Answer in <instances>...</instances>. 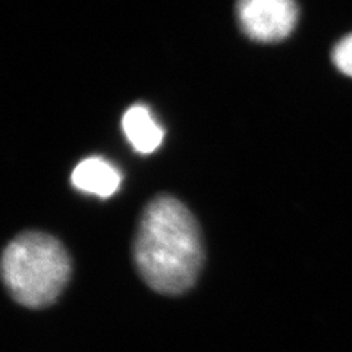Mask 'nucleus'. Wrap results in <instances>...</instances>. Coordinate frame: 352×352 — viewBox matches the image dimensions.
Wrapping results in <instances>:
<instances>
[{"mask_svg":"<svg viewBox=\"0 0 352 352\" xmlns=\"http://www.w3.org/2000/svg\"><path fill=\"white\" fill-rule=\"evenodd\" d=\"M140 278L164 296L190 292L200 278L206 252L200 226L179 200L154 198L142 212L132 247Z\"/></svg>","mask_w":352,"mask_h":352,"instance_id":"obj_1","label":"nucleus"},{"mask_svg":"<svg viewBox=\"0 0 352 352\" xmlns=\"http://www.w3.org/2000/svg\"><path fill=\"white\" fill-rule=\"evenodd\" d=\"M72 278V258L50 234L28 230L16 235L2 254L3 285L18 305L43 310L56 302Z\"/></svg>","mask_w":352,"mask_h":352,"instance_id":"obj_2","label":"nucleus"},{"mask_svg":"<svg viewBox=\"0 0 352 352\" xmlns=\"http://www.w3.org/2000/svg\"><path fill=\"white\" fill-rule=\"evenodd\" d=\"M236 12L242 31L261 43L286 38L298 19L295 0H238Z\"/></svg>","mask_w":352,"mask_h":352,"instance_id":"obj_3","label":"nucleus"},{"mask_svg":"<svg viewBox=\"0 0 352 352\" xmlns=\"http://www.w3.org/2000/svg\"><path fill=\"white\" fill-rule=\"evenodd\" d=\"M71 179L76 190L107 198L119 190L122 175L110 162L102 157H88L76 164Z\"/></svg>","mask_w":352,"mask_h":352,"instance_id":"obj_4","label":"nucleus"},{"mask_svg":"<svg viewBox=\"0 0 352 352\" xmlns=\"http://www.w3.org/2000/svg\"><path fill=\"white\" fill-rule=\"evenodd\" d=\"M122 128L131 146L142 154L156 151L163 141V128L144 104H135L126 110Z\"/></svg>","mask_w":352,"mask_h":352,"instance_id":"obj_5","label":"nucleus"},{"mask_svg":"<svg viewBox=\"0 0 352 352\" xmlns=\"http://www.w3.org/2000/svg\"><path fill=\"white\" fill-rule=\"evenodd\" d=\"M332 58L336 68L352 78V34L346 36L336 44Z\"/></svg>","mask_w":352,"mask_h":352,"instance_id":"obj_6","label":"nucleus"}]
</instances>
